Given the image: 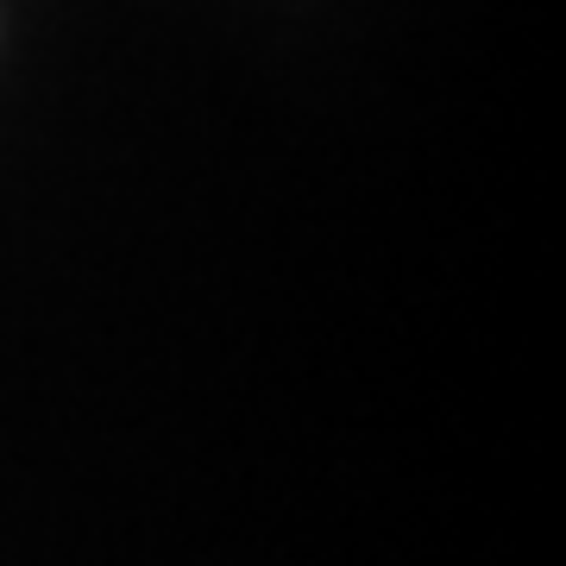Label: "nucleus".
I'll list each match as a JSON object with an SVG mask.
<instances>
[]
</instances>
